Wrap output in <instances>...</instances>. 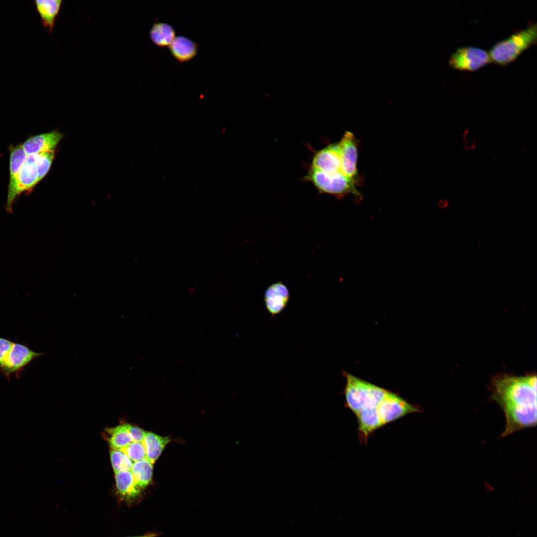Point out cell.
I'll list each match as a JSON object with an SVG mask.
<instances>
[{
    "mask_svg": "<svg viewBox=\"0 0 537 537\" xmlns=\"http://www.w3.org/2000/svg\"><path fill=\"white\" fill-rule=\"evenodd\" d=\"M13 343L9 339L0 337V367L4 363Z\"/></svg>",
    "mask_w": 537,
    "mask_h": 537,
    "instance_id": "23",
    "label": "cell"
},
{
    "mask_svg": "<svg viewBox=\"0 0 537 537\" xmlns=\"http://www.w3.org/2000/svg\"><path fill=\"white\" fill-rule=\"evenodd\" d=\"M310 168L328 174L341 173V160L338 143L330 144L317 152L313 158Z\"/></svg>",
    "mask_w": 537,
    "mask_h": 537,
    "instance_id": "8",
    "label": "cell"
},
{
    "mask_svg": "<svg viewBox=\"0 0 537 537\" xmlns=\"http://www.w3.org/2000/svg\"><path fill=\"white\" fill-rule=\"evenodd\" d=\"M36 154L27 156L17 177L15 190L16 198L24 191H31L39 182L35 166Z\"/></svg>",
    "mask_w": 537,
    "mask_h": 537,
    "instance_id": "12",
    "label": "cell"
},
{
    "mask_svg": "<svg viewBox=\"0 0 537 537\" xmlns=\"http://www.w3.org/2000/svg\"><path fill=\"white\" fill-rule=\"evenodd\" d=\"M198 45L188 37L177 36L169 47L173 57L179 63L193 59L198 52Z\"/></svg>",
    "mask_w": 537,
    "mask_h": 537,
    "instance_id": "13",
    "label": "cell"
},
{
    "mask_svg": "<svg viewBox=\"0 0 537 537\" xmlns=\"http://www.w3.org/2000/svg\"><path fill=\"white\" fill-rule=\"evenodd\" d=\"M289 298V289L281 281L268 286L264 292L265 305L272 317L280 314L285 308Z\"/></svg>",
    "mask_w": 537,
    "mask_h": 537,
    "instance_id": "9",
    "label": "cell"
},
{
    "mask_svg": "<svg viewBox=\"0 0 537 537\" xmlns=\"http://www.w3.org/2000/svg\"><path fill=\"white\" fill-rule=\"evenodd\" d=\"M338 144L341 160V173L348 178L355 179L358 175L357 140L352 133L346 131Z\"/></svg>",
    "mask_w": 537,
    "mask_h": 537,
    "instance_id": "7",
    "label": "cell"
},
{
    "mask_svg": "<svg viewBox=\"0 0 537 537\" xmlns=\"http://www.w3.org/2000/svg\"><path fill=\"white\" fill-rule=\"evenodd\" d=\"M127 429L133 442H142L146 432L140 428L127 424Z\"/></svg>",
    "mask_w": 537,
    "mask_h": 537,
    "instance_id": "24",
    "label": "cell"
},
{
    "mask_svg": "<svg viewBox=\"0 0 537 537\" xmlns=\"http://www.w3.org/2000/svg\"><path fill=\"white\" fill-rule=\"evenodd\" d=\"M492 398L505 418L502 437L537 425V377L504 376L493 383Z\"/></svg>",
    "mask_w": 537,
    "mask_h": 537,
    "instance_id": "1",
    "label": "cell"
},
{
    "mask_svg": "<svg viewBox=\"0 0 537 537\" xmlns=\"http://www.w3.org/2000/svg\"><path fill=\"white\" fill-rule=\"evenodd\" d=\"M62 0H35L34 3L44 27L49 32H52Z\"/></svg>",
    "mask_w": 537,
    "mask_h": 537,
    "instance_id": "14",
    "label": "cell"
},
{
    "mask_svg": "<svg viewBox=\"0 0 537 537\" xmlns=\"http://www.w3.org/2000/svg\"><path fill=\"white\" fill-rule=\"evenodd\" d=\"M156 536H157V535L156 534L150 533V534H146V535L142 536L137 537H155Z\"/></svg>",
    "mask_w": 537,
    "mask_h": 537,
    "instance_id": "25",
    "label": "cell"
},
{
    "mask_svg": "<svg viewBox=\"0 0 537 537\" xmlns=\"http://www.w3.org/2000/svg\"><path fill=\"white\" fill-rule=\"evenodd\" d=\"M491 63L489 53L475 47L457 49L450 56L449 66L457 70L473 72Z\"/></svg>",
    "mask_w": 537,
    "mask_h": 537,
    "instance_id": "6",
    "label": "cell"
},
{
    "mask_svg": "<svg viewBox=\"0 0 537 537\" xmlns=\"http://www.w3.org/2000/svg\"><path fill=\"white\" fill-rule=\"evenodd\" d=\"M149 36L153 43L161 48L169 47L176 37L174 27L163 22L153 24L149 31Z\"/></svg>",
    "mask_w": 537,
    "mask_h": 537,
    "instance_id": "16",
    "label": "cell"
},
{
    "mask_svg": "<svg viewBox=\"0 0 537 537\" xmlns=\"http://www.w3.org/2000/svg\"><path fill=\"white\" fill-rule=\"evenodd\" d=\"M54 158V152H47L36 154L35 166L39 182L48 173Z\"/></svg>",
    "mask_w": 537,
    "mask_h": 537,
    "instance_id": "21",
    "label": "cell"
},
{
    "mask_svg": "<svg viewBox=\"0 0 537 537\" xmlns=\"http://www.w3.org/2000/svg\"><path fill=\"white\" fill-rule=\"evenodd\" d=\"M124 452L132 461L136 462L146 458V450L143 442H132L119 450Z\"/></svg>",
    "mask_w": 537,
    "mask_h": 537,
    "instance_id": "22",
    "label": "cell"
},
{
    "mask_svg": "<svg viewBox=\"0 0 537 537\" xmlns=\"http://www.w3.org/2000/svg\"><path fill=\"white\" fill-rule=\"evenodd\" d=\"M115 474L117 491L124 499L131 500L139 495L141 489L136 484L131 471L119 472Z\"/></svg>",
    "mask_w": 537,
    "mask_h": 537,
    "instance_id": "15",
    "label": "cell"
},
{
    "mask_svg": "<svg viewBox=\"0 0 537 537\" xmlns=\"http://www.w3.org/2000/svg\"><path fill=\"white\" fill-rule=\"evenodd\" d=\"M63 137L59 132L54 131L31 136L21 145L27 156L43 152H54L57 144Z\"/></svg>",
    "mask_w": 537,
    "mask_h": 537,
    "instance_id": "11",
    "label": "cell"
},
{
    "mask_svg": "<svg viewBox=\"0 0 537 537\" xmlns=\"http://www.w3.org/2000/svg\"><path fill=\"white\" fill-rule=\"evenodd\" d=\"M344 374L346 378L344 389L346 406L356 416L367 413L377 416L380 419L378 410L389 391L351 374Z\"/></svg>",
    "mask_w": 537,
    "mask_h": 537,
    "instance_id": "2",
    "label": "cell"
},
{
    "mask_svg": "<svg viewBox=\"0 0 537 537\" xmlns=\"http://www.w3.org/2000/svg\"><path fill=\"white\" fill-rule=\"evenodd\" d=\"M107 440L112 449L121 450L133 442L127 429V424L107 430Z\"/></svg>",
    "mask_w": 537,
    "mask_h": 537,
    "instance_id": "19",
    "label": "cell"
},
{
    "mask_svg": "<svg viewBox=\"0 0 537 537\" xmlns=\"http://www.w3.org/2000/svg\"><path fill=\"white\" fill-rule=\"evenodd\" d=\"M110 459L115 473L131 471L133 461L122 451L112 449L110 452Z\"/></svg>",
    "mask_w": 537,
    "mask_h": 537,
    "instance_id": "20",
    "label": "cell"
},
{
    "mask_svg": "<svg viewBox=\"0 0 537 537\" xmlns=\"http://www.w3.org/2000/svg\"><path fill=\"white\" fill-rule=\"evenodd\" d=\"M305 179L313 183L321 193L330 194L339 198L348 193L360 196L355 186V179L341 173L328 174L310 168Z\"/></svg>",
    "mask_w": 537,
    "mask_h": 537,
    "instance_id": "4",
    "label": "cell"
},
{
    "mask_svg": "<svg viewBox=\"0 0 537 537\" xmlns=\"http://www.w3.org/2000/svg\"><path fill=\"white\" fill-rule=\"evenodd\" d=\"M44 354L34 352L24 344L13 343L4 363L0 367V372L9 381L11 375L19 378L26 366Z\"/></svg>",
    "mask_w": 537,
    "mask_h": 537,
    "instance_id": "5",
    "label": "cell"
},
{
    "mask_svg": "<svg viewBox=\"0 0 537 537\" xmlns=\"http://www.w3.org/2000/svg\"><path fill=\"white\" fill-rule=\"evenodd\" d=\"M170 441L168 437H162L151 432H146L142 442L146 450V458L154 464Z\"/></svg>",
    "mask_w": 537,
    "mask_h": 537,
    "instance_id": "17",
    "label": "cell"
},
{
    "mask_svg": "<svg viewBox=\"0 0 537 537\" xmlns=\"http://www.w3.org/2000/svg\"><path fill=\"white\" fill-rule=\"evenodd\" d=\"M537 24L514 32L490 48L491 62L505 66L517 60L524 52L537 43Z\"/></svg>",
    "mask_w": 537,
    "mask_h": 537,
    "instance_id": "3",
    "label": "cell"
},
{
    "mask_svg": "<svg viewBox=\"0 0 537 537\" xmlns=\"http://www.w3.org/2000/svg\"><path fill=\"white\" fill-rule=\"evenodd\" d=\"M27 157L21 145L11 148L9 158V180L5 205V209L9 213L12 212L13 204L16 199L15 190L17 177Z\"/></svg>",
    "mask_w": 537,
    "mask_h": 537,
    "instance_id": "10",
    "label": "cell"
},
{
    "mask_svg": "<svg viewBox=\"0 0 537 537\" xmlns=\"http://www.w3.org/2000/svg\"><path fill=\"white\" fill-rule=\"evenodd\" d=\"M153 464L146 458L133 463L131 472L135 482L142 489L148 485L152 480Z\"/></svg>",
    "mask_w": 537,
    "mask_h": 537,
    "instance_id": "18",
    "label": "cell"
}]
</instances>
